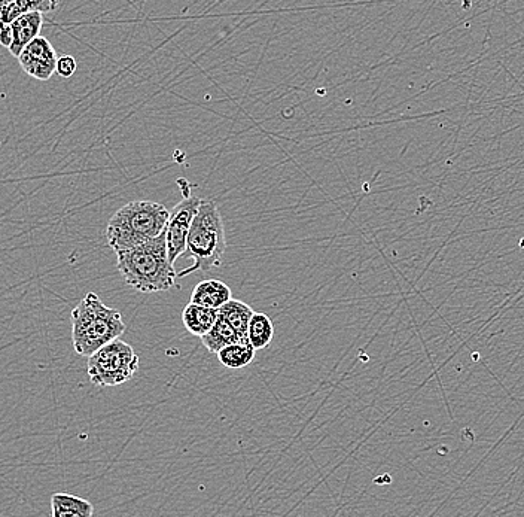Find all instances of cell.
Listing matches in <instances>:
<instances>
[{"label":"cell","instance_id":"1","mask_svg":"<svg viewBox=\"0 0 524 517\" xmlns=\"http://www.w3.org/2000/svg\"><path fill=\"white\" fill-rule=\"evenodd\" d=\"M117 267L124 281L140 293H161L175 285L178 273L170 263L166 231L157 239L130 251L117 252Z\"/></svg>","mask_w":524,"mask_h":517},{"label":"cell","instance_id":"2","mask_svg":"<svg viewBox=\"0 0 524 517\" xmlns=\"http://www.w3.org/2000/svg\"><path fill=\"white\" fill-rule=\"evenodd\" d=\"M126 331L123 316L106 306L100 297L88 293L72 310V343L76 354L90 358L99 349L120 339Z\"/></svg>","mask_w":524,"mask_h":517},{"label":"cell","instance_id":"3","mask_svg":"<svg viewBox=\"0 0 524 517\" xmlns=\"http://www.w3.org/2000/svg\"><path fill=\"white\" fill-rule=\"evenodd\" d=\"M169 218L170 212L161 203L148 200L127 203L108 222V245L115 252H123L151 242L166 231Z\"/></svg>","mask_w":524,"mask_h":517},{"label":"cell","instance_id":"4","mask_svg":"<svg viewBox=\"0 0 524 517\" xmlns=\"http://www.w3.org/2000/svg\"><path fill=\"white\" fill-rule=\"evenodd\" d=\"M227 240L224 220L213 200H203L198 209L187 240L185 257L193 258L194 264L179 272V278L191 275L197 270L209 272L222 264Z\"/></svg>","mask_w":524,"mask_h":517},{"label":"cell","instance_id":"5","mask_svg":"<svg viewBox=\"0 0 524 517\" xmlns=\"http://www.w3.org/2000/svg\"><path fill=\"white\" fill-rule=\"evenodd\" d=\"M139 370V357L129 343L117 339L88 358L87 373L91 383L100 388L123 385Z\"/></svg>","mask_w":524,"mask_h":517},{"label":"cell","instance_id":"6","mask_svg":"<svg viewBox=\"0 0 524 517\" xmlns=\"http://www.w3.org/2000/svg\"><path fill=\"white\" fill-rule=\"evenodd\" d=\"M203 200L187 194L185 199L170 212L166 227L167 252L170 263L175 266L179 257L187 252L188 234Z\"/></svg>","mask_w":524,"mask_h":517},{"label":"cell","instance_id":"7","mask_svg":"<svg viewBox=\"0 0 524 517\" xmlns=\"http://www.w3.org/2000/svg\"><path fill=\"white\" fill-rule=\"evenodd\" d=\"M18 62L27 75L39 81H48L56 74L59 57L51 42L44 36H39L24 48L23 53L18 57Z\"/></svg>","mask_w":524,"mask_h":517},{"label":"cell","instance_id":"8","mask_svg":"<svg viewBox=\"0 0 524 517\" xmlns=\"http://www.w3.org/2000/svg\"><path fill=\"white\" fill-rule=\"evenodd\" d=\"M42 26H44V15L41 12H29L17 18L11 24L12 35H14V42L9 48L11 56L18 59L24 48L41 36L39 33H41Z\"/></svg>","mask_w":524,"mask_h":517},{"label":"cell","instance_id":"9","mask_svg":"<svg viewBox=\"0 0 524 517\" xmlns=\"http://www.w3.org/2000/svg\"><path fill=\"white\" fill-rule=\"evenodd\" d=\"M231 300H233V294H231L230 287L225 282L215 281V279L200 282L194 288L193 296H191V304L213 310L221 309Z\"/></svg>","mask_w":524,"mask_h":517},{"label":"cell","instance_id":"10","mask_svg":"<svg viewBox=\"0 0 524 517\" xmlns=\"http://www.w3.org/2000/svg\"><path fill=\"white\" fill-rule=\"evenodd\" d=\"M218 312L219 318L224 319V321L236 331L240 340H242V342H248L249 322H251L252 316H254V309H252L249 304L233 298V300L228 301L225 306H222Z\"/></svg>","mask_w":524,"mask_h":517},{"label":"cell","instance_id":"11","mask_svg":"<svg viewBox=\"0 0 524 517\" xmlns=\"http://www.w3.org/2000/svg\"><path fill=\"white\" fill-rule=\"evenodd\" d=\"M218 318V310L207 309V307L191 303L185 307L184 313H182L185 328L197 337H204L207 333H210Z\"/></svg>","mask_w":524,"mask_h":517},{"label":"cell","instance_id":"12","mask_svg":"<svg viewBox=\"0 0 524 517\" xmlns=\"http://www.w3.org/2000/svg\"><path fill=\"white\" fill-rule=\"evenodd\" d=\"M94 506L84 498L70 494L51 497V517H93Z\"/></svg>","mask_w":524,"mask_h":517},{"label":"cell","instance_id":"13","mask_svg":"<svg viewBox=\"0 0 524 517\" xmlns=\"http://www.w3.org/2000/svg\"><path fill=\"white\" fill-rule=\"evenodd\" d=\"M60 3L54 0H15V2H3L2 17L5 26L14 23L21 15L29 14V12H53L59 8Z\"/></svg>","mask_w":524,"mask_h":517},{"label":"cell","instance_id":"14","mask_svg":"<svg viewBox=\"0 0 524 517\" xmlns=\"http://www.w3.org/2000/svg\"><path fill=\"white\" fill-rule=\"evenodd\" d=\"M201 342H203L204 348H206L210 354L216 355H218L222 349L227 348V346L236 345V343H246L240 340L236 331L222 318H218L215 327L210 330V333L201 337Z\"/></svg>","mask_w":524,"mask_h":517},{"label":"cell","instance_id":"15","mask_svg":"<svg viewBox=\"0 0 524 517\" xmlns=\"http://www.w3.org/2000/svg\"><path fill=\"white\" fill-rule=\"evenodd\" d=\"M273 321L265 313H254L248 328V343L255 349H265L273 342Z\"/></svg>","mask_w":524,"mask_h":517},{"label":"cell","instance_id":"16","mask_svg":"<svg viewBox=\"0 0 524 517\" xmlns=\"http://www.w3.org/2000/svg\"><path fill=\"white\" fill-rule=\"evenodd\" d=\"M255 349L246 343H236V345L227 346L218 354L219 363L230 370H240L248 367L254 361Z\"/></svg>","mask_w":524,"mask_h":517},{"label":"cell","instance_id":"17","mask_svg":"<svg viewBox=\"0 0 524 517\" xmlns=\"http://www.w3.org/2000/svg\"><path fill=\"white\" fill-rule=\"evenodd\" d=\"M76 69H78V63H76L75 57H59L56 69L57 75L62 76V78H70V76L75 75Z\"/></svg>","mask_w":524,"mask_h":517},{"label":"cell","instance_id":"18","mask_svg":"<svg viewBox=\"0 0 524 517\" xmlns=\"http://www.w3.org/2000/svg\"><path fill=\"white\" fill-rule=\"evenodd\" d=\"M12 42H14V35H12L11 24L9 26L0 29V45L5 48H11Z\"/></svg>","mask_w":524,"mask_h":517},{"label":"cell","instance_id":"19","mask_svg":"<svg viewBox=\"0 0 524 517\" xmlns=\"http://www.w3.org/2000/svg\"><path fill=\"white\" fill-rule=\"evenodd\" d=\"M2 6H3V2H0V29H3V27H5V23H3V17H2Z\"/></svg>","mask_w":524,"mask_h":517}]
</instances>
